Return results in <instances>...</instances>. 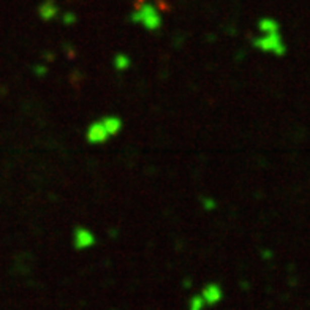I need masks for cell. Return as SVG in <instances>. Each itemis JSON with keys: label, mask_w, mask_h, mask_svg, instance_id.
<instances>
[{"label": "cell", "mask_w": 310, "mask_h": 310, "mask_svg": "<svg viewBox=\"0 0 310 310\" xmlns=\"http://www.w3.org/2000/svg\"><path fill=\"white\" fill-rule=\"evenodd\" d=\"M95 244V236L87 228H76L73 233V245L78 250H86L90 248Z\"/></svg>", "instance_id": "obj_4"}, {"label": "cell", "mask_w": 310, "mask_h": 310, "mask_svg": "<svg viewBox=\"0 0 310 310\" xmlns=\"http://www.w3.org/2000/svg\"><path fill=\"white\" fill-rule=\"evenodd\" d=\"M62 22L65 24V26H73V24L78 21V16L75 13H71V11H67V13L62 15Z\"/></svg>", "instance_id": "obj_9"}, {"label": "cell", "mask_w": 310, "mask_h": 310, "mask_svg": "<svg viewBox=\"0 0 310 310\" xmlns=\"http://www.w3.org/2000/svg\"><path fill=\"white\" fill-rule=\"evenodd\" d=\"M130 19L135 24H139L146 30H159L162 27V13L159 11V8L153 4L144 2L139 4L132 15H130Z\"/></svg>", "instance_id": "obj_1"}, {"label": "cell", "mask_w": 310, "mask_h": 310, "mask_svg": "<svg viewBox=\"0 0 310 310\" xmlns=\"http://www.w3.org/2000/svg\"><path fill=\"white\" fill-rule=\"evenodd\" d=\"M38 15L43 21H53L61 15V11H59V5L54 0H44L38 7Z\"/></svg>", "instance_id": "obj_5"}, {"label": "cell", "mask_w": 310, "mask_h": 310, "mask_svg": "<svg viewBox=\"0 0 310 310\" xmlns=\"http://www.w3.org/2000/svg\"><path fill=\"white\" fill-rule=\"evenodd\" d=\"M216 206H217V202L214 201L212 198H204V199H202V208H204V209L211 211V209H214Z\"/></svg>", "instance_id": "obj_11"}, {"label": "cell", "mask_w": 310, "mask_h": 310, "mask_svg": "<svg viewBox=\"0 0 310 310\" xmlns=\"http://www.w3.org/2000/svg\"><path fill=\"white\" fill-rule=\"evenodd\" d=\"M35 71H37V75H41V76H44V75H46V68H44L43 65L37 67V68H35Z\"/></svg>", "instance_id": "obj_12"}, {"label": "cell", "mask_w": 310, "mask_h": 310, "mask_svg": "<svg viewBox=\"0 0 310 310\" xmlns=\"http://www.w3.org/2000/svg\"><path fill=\"white\" fill-rule=\"evenodd\" d=\"M100 121L103 127L106 128V132L110 133V136H116L122 130V121H121V117H117V116H106L100 119Z\"/></svg>", "instance_id": "obj_6"}, {"label": "cell", "mask_w": 310, "mask_h": 310, "mask_svg": "<svg viewBox=\"0 0 310 310\" xmlns=\"http://www.w3.org/2000/svg\"><path fill=\"white\" fill-rule=\"evenodd\" d=\"M258 30L260 33H274V32H280V26L274 18L266 16L258 21Z\"/></svg>", "instance_id": "obj_7"}, {"label": "cell", "mask_w": 310, "mask_h": 310, "mask_svg": "<svg viewBox=\"0 0 310 310\" xmlns=\"http://www.w3.org/2000/svg\"><path fill=\"white\" fill-rule=\"evenodd\" d=\"M113 64H114V68H116V70L124 71V70H127V68L130 67L132 61H130V57H128L127 54H116Z\"/></svg>", "instance_id": "obj_8"}, {"label": "cell", "mask_w": 310, "mask_h": 310, "mask_svg": "<svg viewBox=\"0 0 310 310\" xmlns=\"http://www.w3.org/2000/svg\"><path fill=\"white\" fill-rule=\"evenodd\" d=\"M253 46L256 49L263 53H272L276 56H283L287 53V46H285L280 32L274 33H261L260 37L253 38Z\"/></svg>", "instance_id": "obj_2"}, {"label": "cell", "mask_w": 310, "mask_h": 310, "mask_svg": "<svg viewBox=\"0 0 310 310\" xmlns=\"http://www.w3.org/2000/svg\"><path fill=\"white\" fill-rule=\"evenodd\" d=\"M86 138L89 142H92V144H100V142H106L111 136L108 132H106V128L103 127L101 121H97V122L89 125L87 132H86Z\"/></svg>", "instance_id": "obj_3"}, {"label": "cell", "mask_w": 310, "mask_h": 310, "mask_svg": "<svg viewBox=\"0 0 310 310\" xmlns=\"http://www.w3.org/2000/svg\"><path fill=\"white\" fill-rule=\"evenodd\" d=\"M206 296L208 297H211V299H216V297H219V293H220V290H219V287H216V285H211V287H208L206 288Z\"/></svg>", "instance_id": "obj_10"}]
</instances>
